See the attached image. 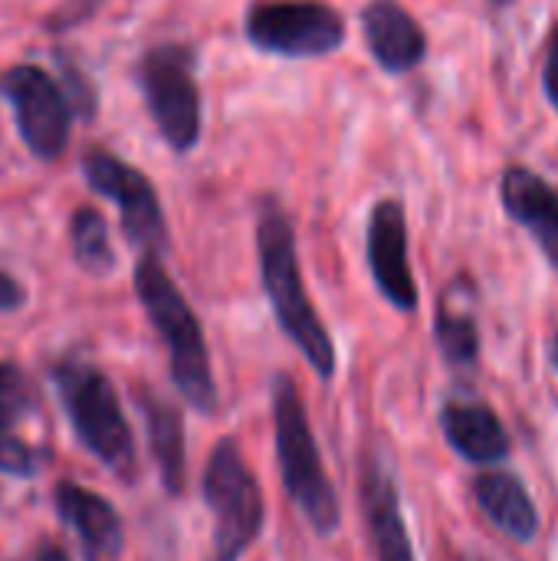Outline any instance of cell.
<instances>
[{
  "label": "cell",
  "instance_id": "1",
  "mask_svg": "<svg viewBox=\"0 0 558 561\" xmlns=\"http://www.w3.org/2000/svg\"><path fill=\"white\" fill-rule=\"evenodd\" d=\"M257 256H260L263 289H266V299L273 306L280 329L303 352L309 368L322 381H329L335 375V345H332L319 312L309 302L303 270H299L293 224L273 201H266L257 217Z\"/></svg>",
  "mask_w": 558,
  "mask_h": 561
},
{
  "label": "cell",
  "instance_id": "2",
  "mask_svg": "<svg viewBox=\"0 0 558 561\" xmlns=\"http://www.w3.org/2000/svg\"><path fill=\"white\" fill-rule=\"evenodd\" d=\"M135 293H138L151 325L158 329V335L164 339V345L171 352V378H174L181 398L194 411L214 414L217 385H214L210 355H207L201 322L191 312L187 299L181 296V289L174 286V279L168 276V270L161 266L158 256L141 253V260L135 266Z\"/></svg>",
  "mask_w": 558,
  "mask_h": 561
},
{
  "label": "cell",
  "instance_id": "3",
  "mask_svg": "<svg viewBox=\"0 0 558 561\" xmlns=\"http://www.w3.org/2000/svg\"><path fill=\"white\" fill-rule=\"evenodd\" d=\"M273 427H276V457H280L286 496L296 503V510L319 536H332L342 519L339 496L332 490V480L326 477L299 388L286 375L273 378Z\"/></svg>",
  "mask_w": 558,
  "mask_h": 561
},
{
  "label": "cell",
  "instance_id": "4",
  "mask_svg": "<svg viewBox=\"0 0 558 561\" xmlns=\"http://www.w3.org/2000/svg\"><path fill=\"white\" fill-rule=\"evenodd\" d=\"M53 381L82 447L118 477H132L135 444L112 381L99 368L82 362H66L53 368Z\"/></svg>",
  "mask_w": 558,
  "mask_h": 561
},
{
  "label": "cell",
  "instance_id": "5",
  "mask_svg": "<svg viewBox=\"0 0 558 561\" xmlns=\"http://www.w3.org/2000/svg\"><path fill=\"white\" fill-rule=\"evenodd\" d=\"M204 500L214 516L210 561H240L260 539L266 506L257 477L234 440H220L204 470Z\"/></svg>",
  "mask_w": 558,
  "mask_h": 561
},
{
  "label": "cell",
  "instance_id": "6",
  "mask_svg": "<svg viewBox=\"0 0 558 561\" xmlns=\"http://www.w3.org/2000/svg\"><path fill=\"white\" fill-rule=\"evenodd\" d=\"M135 76L164 145L178 154L191 151L201 138V89L194 76V53L178 43L155 46L141 56Z\"/></svg>",
  "mask_w": 558,
  "mask_h": 561
},
{
  "label": "cell",
  "instance_id": "7",
  "mask_svg": "<svg viewBox=\"0 0 558 561\" xmlns=\"http://www.w3.org/2000/svg\"><path fill=\"white\" fill-rule=\"evenodd\" d=\"M247 39L270 53L289 59L329 56L345 39V20L339 10L319 0H263L247 10Z\"/></svg>",
  "mask_w": 558,
  "mask_h": 561
},
{
  "label": "cell",
  "instance_id": "8",
  "mask_svg": "<svg viewBox=\"0 0 558 561\" xmlns=\"http://www.w3.org/2000/svg\"><path fill=\"white\" fill-rule=\"evenodd\" d=\"M0 95L13 108V122L20 128L23 145L43 158L53 161L69 145L72 128V105L62 92V85L39 66H10L0 72Z\"/></svg>",
  "mask_w": 558,
  "mask_h": 561
},
{
  "label": "cell",
  "instance_id": "9",
  "mask_svg": "<svg viewBox=\"0 0 558 561\" xmlns=\"http://www.w3.org/2000/svg\"><path fill=\"white\" fill-rule=\"evenodd\" d=\"M82 174L95 194L109 197L118 207V220L132 247L151 256L168 250V224L161 214V201L138 168L125 164L112 151H89L82 158Z\"/></svg>",
  "mask_w": 558,
  "mask_h": 561
},
{
  "label": "cell",
  "instance_id": "10",
  "mask_svg": "<svg viewBox=\"0 0 558 561\" xmlns=\"http://www.w3.org/2000/svg\"><path fill=\"white\" fill-rule=\"evenodd\" d=\"M368 270L382 296L401 309H418V283L408 263V224L398 201H382L368 220Z\"/></svg>",
  "mask_w": 558,
  "mask_h": 561
},
{
  "label": "cell",
  "instance_id": "11",
  "mask_svg": "<svg viewBox=\"0 0 558 561\" xmlns=\"http://www.w3.org/2000/svg\"><path fill=\"white\" fill-rule=\"evenodd\" d=\"M362 30L375 62L391 76L418 69L428 56L424 30L398 0H372L362 10Z\"/></svg>",
  "mask_w": 558,
  "mask_h": 561
},
{
  "label": "cell",
  "instance_id": "12",
  "mask_svg": "<svg viewBox=\"0 0 558 561\" xmlns=\"http://www.w3.org/2000/svg\"><path fill=\"white\" fill-rule=\"evenodd\" d=\"M362 510H365L375 559L418 561L408 526H405V516H401V496H398L395 477L378 457H372L365 463V473H362Z\"/></svg>",
  "mask_w": 558,
  "mask_h": 561
},
{
  "label": "cell",
  "instance_id": "13",
  "mask_svg": "<svg viewBox=\"0 0 558 561\" xmlns=\"http://www.w3.org/2000/svg\"><path fill=\"white\" fill-rule=\"evenodd\" d=\"M53 503H56V513L62 516V523L79 536L86 559H118L122 542H125V529H122V519L109 500H102L99 493L82 490L76 483H59L53 493Z\"/></svg>",
  "mask_w": 558,
  "mask_h": 561
},
{
  "label": "cell",
  "instance_id": "14",
  "mask_svg": "<svg viewBox=\"0 0 558 561\" xmlns=\"http://www.w3.org/2000/svg\"><path fill=\"white\" fill-rule=\"evenodd\" d=\"M503 207L506 214L523 224L549 263L558 270V194L529 168L513 164L503 174Z\"/></svg>",
  "mask_w": 558,
  "mask_h": 561
},
{
  "label": "cell",
  "instance_id": "15",
  "mask_svg": "<svg viewBox=\"0 0 558 561\" xmlns=\"http://www.w3.org/2000/svg\"><path fill=\"white\" fill-rule=\"evenodd\" d=\"M447 444L477 467H493L510 457V437L487 404H447L441 414Z\"/></svg>",
  "mask_w": 558,
  "mask_h": 561
},
{
  "label": "cell",
  "instance_id": "16",
  "mask_svg": "<svg viewBox=\"0 0 558 561\" xmlns=\"http://www.w3.org/2000/svg\"><path fill=\"white\" fill-rule=\"evenodd\" d=\"M474 496L483 510V516L510 539L533 542L539 533V513L533 506V496L526 486L510 473H483L474 483Z\"/></svg>",
  "mask_w": 558,
  "mask_h": 561
},
{
  "label": "cell",
  "instance_id": "17",
  "mask_svg": "<svg viewBox=\"0 0 558 561\" xmlns=\"http://www.w3.org/2000/svg\"><path fill=\"white\" fill-rule=\"evenodd\" d=\"M145 417H148V444L161 473V486L171 496H181L187 483V460H184V421L181 414L164 404L148 398L145 401Z\"/></svg>",
  "mask_w": 558,
  "mask_h": 561
},
{
  "label": "cell",
  "instance_id": "18",
  "mask_svg": "<svg viewBox=\"0 0 558 561\" xmlns=\"http://www.w3.org/2000/svg\"><path fill=\"white\" fill-rule=\"evenodd\" d=\"M69 240H72V256L76 263L92 273V276H105L115 266V253L109 243V227L105 217L95 207H79L72 214V227H69Z\"/></svg>",
  "mask_w": 558,
  "mask_h": 561
},
{
  "label": "cell",
  "instance_id": "19",
  "mask_svg": "<svg viewBox=\"0 0 558 561\" xmlns=\"http://www.w3.org/2000/svg\"><path fill=\"white\" fill-rule=\"evenodd\" d=\"M434 339L451 365H474L480 355V332L477 322L467 309H454L451 299L441 302L437 322H434Z\"/></svg>",
  "mask_w": 558,
  "mask_h": 561
},
{
  "label": "cell",
  "instance_id": "20",
  "mask_svg": "<svg viewBox=\"0 0 558 561\" xmlns=\"http://www.w3.org/2000/svg\"><path fill=\"white\" fill-rule=\"evenodd\" d=\"M36 470H39V463H36L33 447H26L23 440L0 431V473L26 480V477H36Z\"/></svg>",
  "mask_w": 558,
  "mask_h": 561
},
{
  "label": "cell",
  "instance_id": "21",
  "mask_svg": "<svg viewBox=\"0 0 558 561\" xmlns=\"http://www.w3.org/2000/svg\"><path fill=\"white\" fill-rule=\"evenodd\" d=\"M26 302V289L0 270V312H16L20 306Z\"/></svg>",
  "mask_w": 558,
  "mask_h": 561
},
{
  "label": "cell",
  "instance_id": "22",
  "mask_svg": "<svg viewBox=\"0 0 558 561\" xmlns=\"http://www.w3.org/2000/svg\"><path fill=\"white\" fill-rule=\"evenodd\" d=\"M543 85H546V95H549V102L556 105L558 112V26L556 33H553V43H549V59H546Z\"/></svg>",
  "mask_w": 558,
  "mask_h": 561
},
{
  "label": "cell",
  "instance_id": "23",
  "mask_svg": "<svg viewBox=\"0 0 558 561\" xmlns=\"http://www.w3.org/2000/svg\"><path fill=\"white\" fill-rule=\"evenodd\" d=\"M16 417H20V408H13L10 401H3V398H0V431H7Z\"/></svg>",
  "mask_w": 558,
  "mask_h": 561
},
{
  "label": "cell",
  "instance_id": "24",
  "mask_svg": "<svg viewBox=\"0 0 558 561\" xmlns=\"http://www.w3.org/2000/svg\"><path fill=\"white\" fill-rule=\"evenodd\" d=\"M36 561H69V556H66L59 546H43V549H39V556H36Z\"/></svg>",
  "mask_w": 558,
  "mask_h": 561
},
{
  "label": "cell",
  "instance_id": "25",
  "mask_svg": "<svg viewBox=\"0 0 558 561\" xmlns=\"http://www.w3.org/2000/svg\"><path fill=\"white\" fill-rule=\"evenodd\" d=\"M553 355H556V368H558V335H556V348H553Z\"/></svg>",
  "mask_w": 558,
  "mask_h": 561
},
{
  "label": "cell",
  "instance_id": "26",
  "mask_svg": "<svg viewBox=\"0 0 558 561\" xmlns=\"http://www.w3.org/2000/svg\"><path fill=\"white\" fill-rule=\"evenodd\" d=\"M460 561H487V559H474V556H464V559Z\"/></svg>",
  "mask_w": 558,
  "mask_h": 561
}]
</instances>
